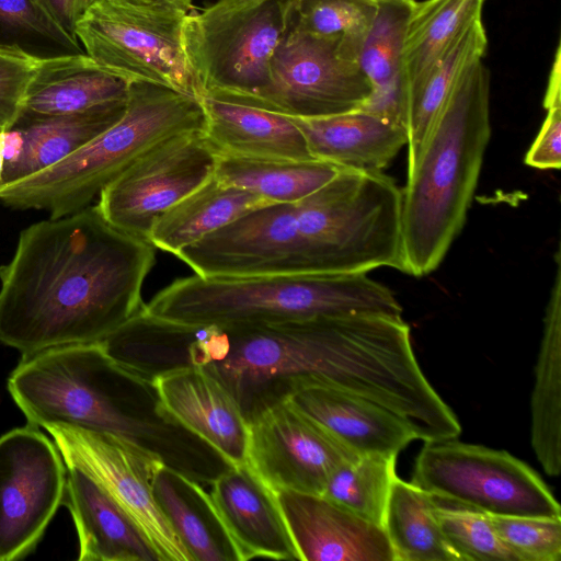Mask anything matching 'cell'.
<instances>
[{
	"instance_id": "obj_1",
	"label": "cell",
	"mask_w": 561,
	"mask_h": 561,
	"mask_svg": "<svg viewBox=\"0 0 561 561\" xmlns=\"http://www.w3.org/2000/svg\"><path fill=\"white\" fill-rule=\"evenodd\" d=\"M154 256L95 206L27 226L0 265V343L26 355L102 342L145 310Z\"/></svg>"
},
{
	"instance_id": "obj_2",
	"label": "cell",
	"mask_w": 561,
	"mask_h": 561,
	"mask_svg": "<svg viewBox=\"0 0 561 561\" xmlns=\"http://www.w3.org/2000/svg\"><path fill=\"white\" fill-rule=\"evenodd\" d=\"M8 390L30 424L112 433L201 479L195 458L208 446L163 412L151 381L115 362L100 342L22 355Z\"/></svg>"
},
{
	"instance_id": "obj_3",
	"label": "cell",
	"mask_w": 561,
	"mask_h": 561,
	"mask_svg": "<svg viewBox=\"0 0 561 561\" xmlns=\"http://www.w3.org/2000/svg\"><path fill=\"white\" fill-rule=\"evenodd\" d=\"M490 71L483 59L457 81L402 190V272L422 277L460 233L491 138Z\"/></svg>"
},
{
	"instance_id": "obj_4",
	"label": "cell",
	"mask_w": 561,
	"mask_h": 561,
	"mask_svg": "<svg viewBox=\"0 0 561 561\" xmlns=\"http://www.w3.org/2000/svg\"><path fill=\"white\" fill-rule=\"evenodd\" d=\"M146 312L190 327L262 324L358 314L402 319L394 294L367 273L178 278Z\"/></svg>"
},
{
	"instance_id": "obj_5",
	"label": "cell",
	"mask_w": 561,
	"mask_h": 561,
	"mask_svg": "<svg viewBox=\"0 0 561 561\" xmlns=\"http://www.w3.org/2000/svg\"><path fill=\"white\" fill-rule=\"evenodd\" d=\"M206 126L202 100L165 85L130 81L118 122L57 163L1 183L0 203L46 210L50 218L73 214L159 141L184 131L205 133Z\"/></svg>"
},
{
	"instance_id": "obj_6",
	"label": "cell",
	"mask_w": 561,
	"mask_h": 561,
	"mask_svg": "<svg viewBox=\"0 0 561 561\" xmlns=\"http://www.w3.org/2000/svg\"><path fill=\"white\" fill-rule=\"evenodd\" d=\"M297 0H217L183 28L204 96L250 105L268 88L271 60L294 25Z\"/></svg>"
},
{
	"instance_id": "obj_7",
	"label": "cell",
	"mask_w": 561,
	"mask_h": 561,
	"mask_svg": "<svg viewBox=\"0 0 561 561\" xmlns=\"http://www.w3.org/2000/svg\"><path fill=\"white\" fill-rule=\"evenodd\" d=\"M192 0H94L76 25L84 53L128 81L203 99L186 57L183 28Z\"/></svg>"
},
{
	"instance_id": "obj_8",
	"label": "cell",
	"mask_w": 561,
	"mask_h": 561,
	"mask_svg": "<svg viewBox=\"0 0 561 561\" xmlns=\"http://www.w3.org/2000/svg\"><path fill=\"white\" fill-rule=\"evenodd\" d=\"M411 482L439 503L491 516L561 518L554 495L526 462L505 450L456 438L424 442Z\"/></svg>"
},
{
	"instance_id": "obj_9",
	"label": "cell",
	"mask_w": 561,
	"mask_h": 561,
	"mask_svg": "<svg viewBox=\"0 0 561 561\" xmlns=\"http://www.w3.org/2000/svg\"><path fill=\"white\" fill-rule=\"evenodd\" d=\"M43 428L65 463L89 474L126 513L159 561H193L153 494V478L165 463L159 454L112 433L62 424Z\"/></svg>"
},
{
	"instance_id": "obj_10",
	"label": "cell",
	"mask_w": 561,
	"mask_h": 561,
	"mask_svg": "<svg viewBox=\"0 0 561 561\" xmlns=\"http://www.w3.org/2000/svg\"><path fill=\"white\" fill-rule=\"evenodd\" d=\"M341 41L311 34L294 22L271 60L268 88L250 105L300 118L360 108L371 84Z\"/></svg>"
},
{
	"instance_id": "obj_11",
	"label": "cell",
	"mask_w": 561,
	"mask_h": 561,
	"mask_svg": "<svg viewBox=\"0 0 561 561\" xmlns=\"http://www.w3.org/2000/svg\"><path fill=\"white\" fill-rule=\"evenodd\" d=\"M218 158L204 131L170 136L108 183L95 207L117 229L148 241L168 209L214 176Z\"/></svg>"
},
{
	"instance_id": "obj_12",
	"label": "cell",
	"mask_w": 561,
	"mask_h": 561,
	"mask_svg": "<svg viewBox=\"0 0 561 561\" xmlns=\"http://www.w3.org/2000/svg\"><path fill=\"white\" fill-rule=\"evenodd\" d=\"M67 466L38 426L0 436V561L28 554L62 504Z\"/></svg>"
},
{
	"instance_id": "obj_13",
	"label": "cell",
	"mask_w": 561,
	"mask_h": 561,
	"mask_svg": "<svg viewBox=\"0 0 561 561\" xmlns=\"http://www.w3.org/2000/svg\"><path fill=\"white\" fill-rule=\"evenodd\" d=\"M357 457L287 400L248 420L245 463L274 493L321 495L331 474Z\"/></svg>"
},
{
	"instance_id": "obj_14",
	"label": "cell",
	"mask_w": 561,
	"mask_h": 561,
	"mask_svg": "<svg viewBox=\"0 0 561 561\" xmlns=\"http://www.w3.org/2000/svg\"><path fill=\"white\" fill-rule=\"evenodd\" d=\"M196 489L219 525L234 559L299 560L276 494L247 463L228 466L206 491Z\"/></svg>"
},
{
	"instance_id": "obj_15",
	"label": "cell",
	"mask_w": 561,
	"mask_h": 561,
	"mask_svg": "<svg viewBox=\"0 0 561 561\" xmlns=\"http://www.w3.org/2000/svg\"><path fill=\"white\" fill-rule=\"evenodd\" d=\"M160 407L228 466L245 463L248 421L234 396L214 374L176 366L151 378Z\"/></svg>"
},
{
	"instance_id": "obj_16",
	"label": "cell",
	"mask_w": 561,
	"mask_h": 561,
	"mask_svg": "<svg viewBox=\"0 0 561 561\" xmlns=\"http://www.w3.org/2000/svg\"><path fill=\"white\" fill-rule=\"evenodd\" d=\"M275 494L300 561H394L381 526L323 495L296 491Z\"/></svg>"
},
{
	"instance_id": "obj_17",
	"label": "cell",
	"mask_w": 561,
	"mask_h": 561,
	"mask_svg": "<svg viewBox=\"0 0 561 561\" xmlns=\"http://www.w3.org/2000/svg\"><path fill=\"white\" fill-rule=\"evenodd\" d=\"M287 400L357 456L394 455L416 438L388 409L363 397L320 385H300Z\"/></svg>"
},
{
	"instance_id": "obj_18",
	"label": "cell",
	"mask_w": 561,
	"mask_h": 561,
	"mask_svg": "<svg viewBox=\"0 0 561 561\" xmlns=\"http://www.w3.org/2000/svg\"><path fill=\"white\" fill-rule=\"evenodd\" d=\"M62 504L75 523L79 561H159L126 513L75 466H67Z\"/></svg>"
},
{
	"instance_id": "obj_19",
	"label": "cell",
	"mask_w": 561,
	"mask_h": 561,
	"mask_svg": "<svg viewBox=\"0 0 561 561\" xmlns=\"http://www.w3.org/2000/svg\"><path fill=\"white\" fill-rule=\"evenodd\" d=\"M129 83L85 53L38 60L18 119L75 114L124 101Z\"/></svg>"
},
{
	"instance_id": "obj_20",
	"label": "cell",
	"mask_w": 561,
	"mask_h": 561,
	"mask_svg": "<svg viewBox=\"0 0 561 561\" xmlns=\"http://www.w3.org/2000/svg\"><path fill=\"white\" fill-rule=\"evenodd\" d=\"M289 117L312 157L340 169L382 171L408 145L404 127L359 108L325 117Z\"/></svg>"
},
{
	"instance_id": "obj_21",
	"label": "cell",
	"mask_w": 561,
	"mask_h": 561,
	"mask_svg": "<svg viewBox=\"0 0 561 561\" xmlns=\"http://www.w3.org/2000/svg\"><path fill=\"white\" fill-rule=\"evenodd\" d=\"M202 102L207 117L205 136L219 154L316 160L304 134L289 116L207 95Z\"/></svg>"
},
{
	"instance_id": "obj_22",
	"label": "cell",
	"mask_w": 561,
	"mask_h": 561,
	"mask_svg": "<svg viewBox=\"0 0 561 561\" xmlns=\"http://www.w3.org/2000/svg\"><path fill=\"white\" fill-rule=\"evenodd\" d=\"M415 0H379L357 64L371 84V94L359 108L407 129V90L403 42Z\"/></svg>"
},
{
	"instance_id": "obj_23",
	"label": "cell",
	"mask_w": 561,
	"mask_h": 561,
	"mask_svg": "<svg viewBox=\"0 0 561 561\" xmlns=\"http://www.w3.org/2000/svg\"><path fill=\"white\" fill-rule=\"evenodd\" d=\"M543 317V330L530 398L531 446L545 472L561 471V256Z\"/></svg>"
},
{
	"instance_id": "obj_24",
	"label": "cell",
	"mask_w": 561,
	"mask_h": 561,
	"mask_svg": "<svg viewBox=\"0 0 561 561\" xmlns=\"http://www.w3.org/2000/svg\"><path fill=\"white\" fill-rule=\"evenodd\" d=\"M126 101L75 114L18 119L13 127L22 133V151L16 160L4 164L1 183L31 175L65 159L118 122L126 111Z\"/></svg>"
},
{
	"instance_id": "obj_25",
	"label": "cell",
	"mask_w": 561,
	"mask_h": 561,
	"mask_svg": "<svg viewBox=\"0 0 561 561\" xmlns=\"http://www.w3.org/2000/svg\"><path fill=\"white\" fill-rule=\"evenodd\" d=\"M271 204L256 194L225 185L213 176L168 209L154 222L148 241L154 248L176 255L209 233Z\"/></svg>"
},
{
	"instance_id": "obj_26",
	"label": "cell",
	"mask_w": 561,
	"mask_h": 561,
	"mask_svg": "<svg viewBox=\"0 0 561 561\" xmlns=\"http://www.w3.org/2000/svg\"><path fill=\"white\" fill-rule=\"evenodd\" d=\"M485 1H415L407 24L402 51L407 99L455 39L482 20Z\"/></svg>"
},
{
	"instance_id": "obj_27",
	"label": "cell",
	"mask_w": 561,
	"mask_h": 561,
	"mask_svg": "<svg viewBox=\"0 0 561 561\" xmlns=\"http://www.w3.org/2000/svg\"><path fill=\"white\" fill-rule=\"evenodd\" d=\"M488 37L482 20L463 31L408 98V168L419 157L440 108L460 77L483 59Z\"/></svg>"
},
{
	"instance_id": "obj_28",
	"label": "cell",
	"mask_w": 561,
	"mask_h": 561,
	"mask_svg": "<svg viewBox=\"0 0 561 561\" xmlns=\"http://www.w3.org/2000/svg\"><path fill=\"white\" fill-rule=\"evenodd\" d=\"M341 169L320 160L252 159L219 154L214 178L272 204L293 203L330 182Z\"/></svg>"
},
{
	"instance_id": "obj_29",
	"label": "cell",
	"mask_w": 561,
	"mask_h": 561,
	"mask_svg": "<svg viewBox=\"0 0 561 561\" xmlns=\"http://www.w3.org/2000/svg\"><path fill=\"white\" fill-rule=\"evenodd\" d=\"M196 480L162 465L153 494L193 561L236 560L215 517L196 489Z\"/></svg>"
},
{
	"instance_id": "obj_30",
	"label": "cell",
	"mask_w": 561,
	"mask_h": 561,
	"mask_svg": "<svg viewBox=\"0 0 561 561\" xmlns=\"http://www.w3.org/2000/svg\"><path fill=\"white\" fill-rule=\"evenodd\" d=\"M435 499L424 490L396 478L382 528L394 561H458L435 515Z\"/></svg>"
},
{
	"instance_id": "obj_31",
	"label": "cell",
	"mask_w": 561,
	"mask_h": 561,
	"mask_svg": "<svg viewBox=\"0 0 561 561\" xmlns=\"http://www.w3.org/2000/svg\"><path fill=\"white\" fill-rule=\"evenodd\" d=\"M394 455H360L340 466L321 495L382 527L396 473Z\"/></svg>"
},
{
	"instance_id": "obj_32",
	"label": "cell",
	"mask_w": 561,
	"mask_h": 561,
	"mask_svg": "<svg viewBox=\"0 0 561 561\" xmlns=\"http://www.w3.org/2000/svg\"><path fill=\"white\" fill-rule=\"evenodd\" d=\"M0 50L34 60L84 53L35 0H0Z\"/></svg>"
},
{
	"instance_id": "obj_33",
	"label": "cell",
	"mask_w": 561,
	"mask_h": 561,
	"mask_svg": "<svg viewBox=\"0 0 561 561\" xmlns=\"http://www.w3.org/2000/svg\"><path fill=\"white\" fill-rule=\"evenodd\" d=\"M376 11L377 1L373 0H297L295 24L314 35L341 37L357 60Z\"/></svg>"
},
{
	"instance_id": "obj_34",
	"label": "cell",
	"mask_w": 561,
	"mask_h": 561,
	"mask_svg": "<svg viewBox=\"0 0 561 561\" xmlns=\"http://www.w3.org/2000/svg\"><path fill=\"white\" fill-rule=\"evenodd\" d=\"M435 515L458 561H516L499 537L490 515L437 501Z\"/></svg>"
},
{
	"instance_id": "obj_35",
	"label": "cell",
	"mask_w": 561,
	"mask_h": 561,
	"mask_svg": "<svg viewBox=\"0 0 561 561\" xmlns=\"http://www.w3.org/2000/svg\"><path fill=\"white\" fill-rule=\"evenodd\" d=\"M490 518L516 561H560L561 518L491 515Z\"/></svg>"
},
{
	"instance_id": "obj_36",
	"label": "cell",
	"mask_w": 561,
	"mask_h": 561,
	"mask_svg": "<svg viewBox=\"0 0 561 561\" xmlns=\"http://www.w3.org/2000/svg\"><path fill=\"white\" fill-rule=\"evenodd\" d=\"M546 117L524 162L541 170L561 167V51L557 46L543 98Z\"/></svg>"
},
{
	"instance_id": "obj_37",
	"label": "cell",
	"mask_w": 561,
	"mask_h": 561,
	"mask_svg": "<svg viewBox=\"0 0 561 561\" xmlns=\"http://www.w3.org/2000/svg\"><path fill=\"white\" fill-rule=\"evenodd\" d=\"M38 60L0 50V127L11 129L22 110Z\"/></svg>"
},
{
	"instance_id": "obj_38",
	"label": "cell",
	"mask_w": 561,
	"mask_h": 561,
	"mask_svg": "<svg viewBox=\"0 0 561 561\" xmlns=\"http://www.w3.org/2000/svg\"><path fill=\"white\" fill-rule=\"evenodd\" d=\"M46 13L71 37L82 13L91 4L85 0H35Z\"/></svg>"
},
{
	"instance_id": "obj_39",
	"label": "cell",
	"mask_w": 561,
	"mask_h": 561,
	"mask_svg": "<svg viewBox=\"0 0 561 561\" xmlns=\"http://www.w3.org/2000/svg\"><path fill=\"white\" fill-rule=\"evenodd\" d=\"M23 147V136L20 129L13 127L3 131L2 151L4 164L18 159Z\"/></svg>"
},
{
	"instance_id": "obj_40",
	"label": "cell",
	"mask_w": 561,
	"mask_h": 561,
	"mask_svg": "<svg viewBox=\"0 0 561 561\" xmlns=\"http://www.w3.org/2000/svg\"><path fill=\"white\" fill-rule=\"evenodd\" d=\"M3 131H0V183L2 182V174L4 169V158H3V151H2V140H3Z\"/></svg>"
},
{
	"instance_id": "obj_41",
	"label": "cell",
	"mask_w": 561,
	"mask_h": 561,
	"mask_svg": "<svg viewBox=\"0 0 561 561\" xmlns=\"http://www.w3.org/2000/svg\"><path fill=\"white\" fill-rule=\"evenodd\" d=\"M147 317H148V316H147ZM144 320H145V319H144ZM144 320H142V321H144ZM141 323H142V322H141ZM140 325H141V324H140ZM139 330H140V327H139ZM138 337H139V332H138ZM137 344H138V340H137ZM138 353H139V348H138ZM139 355H140V354H139ZM140 358H141V356H140ZM141 360H142V358H141ZM142 362H144V360H142ZM144 364H145V363H144ZM145 365H146V364H145ZM146 367H147V366H146ZM147 368H148V367H147ZM148 369H149V368H148ZM149 370H150V369H149ZM150 371H151V370H150ZM151 373H152V371H151ZM152 374H153V373H152Z\"/></svg>"
},
{
	"instance_id": "obj_42",
	"label": "cell",
	"mask_w": 561,
	"mask_h": 561,
	"mask_svg": "<svg viewBox=\"0 0 561 561\" xmlns=\"http://www.w3.org/2000/svg\"><path fill=\"white\" fill-rule=\"evenodd\" d=\"M85 1H88L89 3H92L94 0H85Z\"/></svg>"
},
{
	"instance_id": "obj_43",
	"label": "cell",
	"mask_w": 561,
	"mask_h": 561,
	"mask_svg": "<svg viewBox=\"0 0 561 561\" xmlns=\"http://www.w3.org/2000/svg\"><path fill=\"white\" fill-rule=\"evenodd\" d=\"M3 130L1 127H0V131Z\"/></svg>"
},
{
	"instance_id": "obj_44",
	"label": "cell",
	"mask_w": 561,
	"mask_h": 561,
	"mask_svg": "<svg viewBox=\"0 0 561 561\" xmlns=\"http://www.w3.org/2000/svg\"><path fill=\"white\" fill-rule=\"evenodd\" d=\"M373 1H379V0H373Z\"/></svg>"
}]
</instances>
